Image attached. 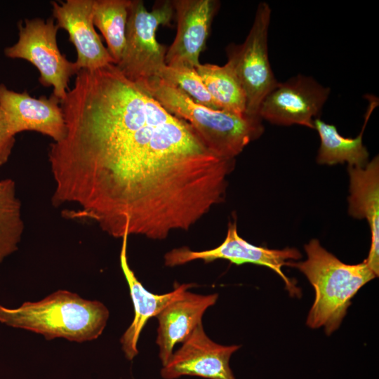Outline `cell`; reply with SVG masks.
<instances>
[{
    "instance_id": "obj_1",
    "label": "cell",
    "mask_w": 379,
    "mask_h": 379,
    "mask_svg": "<svg viewBox=\"0 0 379 379\" xmlns=\"http://www.w3.org/2000/svg\"><path fill=\"white\" fill-rule=\"evenodd\" d=\"M60 106L66 133L48 155L52 204L65 218L161 240L223 201L234 159L211 152L116 65L81 69Z\"/></svg>"
},
{
    "instance_id": "obj_2",
    "label": "cell",
    "mask_w": 379,
    "mask_h": 379,
    "mask_svg": "<svg viewBox=\"0 0 379 379\" xmlns=\"http://www.w3.org/2000/svg\"><path fill=\"white\" fill-rule=\"evenodd\" d=\"M109 317L100 301L59 290L37 302H25L17 308L0 305V322L8 326L41 334L46 340L56 338L83 343L98 338Z\"/></svg>"
},
{
    "instance_id": "obj_3",
    "label": "cell",
    "mask_w": 379,
    "mask_h": 379,
    "mask_svg": "<svg viewBox=\"0 0 379 379\" xmlns=\"http://www.w3.org/2000/svg\"><path fill=\"white\" fill-rule=\"evenodd\" d=\"M136 84L167 111L189 123L207 147L223 159H234L264 131L260 117L208 108L161 79Z\"/></svg>"
},
{
    "instance_id": "obj_4",
    "label": "cell",
    "mask_w": 379,
    "mask_h": 379,
    "mask_svg": "<svg viewBox=\"0 0 379 379\" xmlns=\"http://www.w3.org/2000/svg\"><path fill=\"white\" fill-rule=\"evenodd\" d=\"M305 261L289 262L288 265L302 272L314 289L307 325L312 328L324 327L329 335L339 328L352 298L376 276L365 261L345 264L323 248L317 239L305 244Z\"/></svg>"
},
{
    "instance_id": "obj_5",
    "label": "cell",
    "mask_w": 379,
    "mask_h": 379,
    "mask_svg": "<svg viewBox=\"0 0 379 379\" xmlns=\"http://www.w3.org/2000/svg\"><path fill=\"white\" fill-rule=\"evenodd\" d=\"M175 18L172 1H157L148 11L141 0H131L128 8L125 46L116 65L130 81L138 84L159 78L166 66V48L156 33L160 25H170Z\"/></svg>"
},
{
    "instance_id": "obj_6",
    "label": "cell",
    "mask_w": 379,
    "mask_h": 379,
    "mask_svg": "<svg viewBox=\"0 0 379 379\" xmlns=\"http://www.w3.org/2000/svg\"><path fill=\"white\" fill-rule=\"evenodd\" d=\"M270 17V6L260 2L245 41L241 44H230L226 48V63L241 86L246 97V114L250 117H259L261 102L279 82L268 57Z\"/></svg>"
},
{
    "instance_id": "obj_7",
    "label": "cell",
    "mask_w": 379,
    "mask_h": 379,
    "mask_svg": "<svg viewBox=\"0 0 379 379\" xmlns=\"http://www.w3.org/2000/svg\"><path fill=\"white\" fill-rule=\"evenodd\" d=\"M18 39L4 49L6 57L22 59L39 72V81L44 87L52 86L53 94L60 102L69 91L70 78L78 70L74 62L67 60L57 44L58 27L53 18L25 19L18 24Z\"/></svg>"
},
{
    "instance_id": "obj_8",
    "label": "cell",
    "mask_w": 379,
    "mask_h": 379,
    "mask_svg": "<svg viewBox=\"0 0 379 379\" xmlns=\"http://www.w3.org/2000/svg\"><path fill=\"white\" fill-rule=\"evenodd\" d=\"M331 89L314 78L298 74L277 86L259 108L262 119L281 126L298 124L314 128V120L327 100Z\"/></svg>"
},
{
    "instance_id": "obj_9",
    "label": "cell",
    "mask_w": 379,
    "mask_h": 379,
    "mask_svg": "<svg viewBox=\"0 0 379 379\" xmlns=\"http://www.w3.org/2000/svg\"><path fill=\"white\" fill-rule=\"evenodd\" d=\"M300 256L295 248L274 250L248 243L239 235L237 223L234 222L229 223L226 237L217 247L201 251H192L187 247L174 248L165 254L164 263L168 267H175L197 260L210 262L224 259L236 265L251 263L262 265L279 275L287 288L293 293L295 292L294 286L285 276L281 267L288 265L290 260H297Z\"/></svg>"
},
{
    "instance_id": "obj_10",
    "label": "cell",
    "mask_w": 379,
    "mask_h": 379,
    "mask_svg": "<svg viewBox=\"0 0 379 379\" xmlns=\"http://www.w3.org/2000/svg\"><path fill=\"white\" fill-rule=\"evenodd\" d=\"M239 345H222L205 333L202 323L173 352L161 369L164 379L197 376L207 379H236L230 366V359Z\"/></svg>"
},
{
    "instance_id": "obj_11",
    "label": "cell",
    "mask_w": 379,
    "mask_h": 379,
    "mask_svg": "<svg viewBox=\"0 0 379 379\" xmlns=\"http://www.w3.org/2000/svg\"><path fill=\"white\" fill-rule=\"evenodd\" d=\"M0 109L9 132L15 136L23 131H35L60 141L66 127L60 100L52 94L38 98L25 91L19 93L0 84Z\"/></svg>"
},
{
    "instance_id": "obj_12",
    "label": "cell",
    "mask_w": 379,
    "mask_h": 379,
    "mask_svg": "<svg viewBox=\"0 0 379 379\" xmlns=\"http://www.w3.org/2000/svg\"><path fill=\"white\" fill-rule=\"evenodd\" d=\"M177 22L175 37L166 49L167 66L196 69L204 49L220 1L217 0H173Z\"/></svg>"
},
{
    "instance_id": "obj_13",
    "label": "cell",
    "mask_w": 379,
    "mask_h": 379,
    "mask_svg": "<svg viewBox=\"0 0 379 379\" xmlns=\"http://www.w3.org/2000/svg\"><path fill=\"white\" fill-rule=\"evenodd\" d=\"M93 4L94 0L51 2L57 26L67 31L69 40L76 48L77 57L74 63L79 71H93L114 64L94 28Z\"/></svg>"
},
{
    "instance_id": "obj_14",
    "label": "cell",
    "mask_w": 379,
    "mask_h": 379,
    "mask_svg": "<svg viewBox=\"0 0 379 379\" xmlns=\"http://www.w3.org/2000/svg\"><path fill=\"white\" fill-rule=\"evenodd\" d=\"M218 298V293L201 295L184 290L158 314L156 344L162 366L170 359L175 345L182 343L202 323L204 314Z\"/></svg>"
},
{
    "instance_id": "obj_15",
    "label": "cell",
    "mask_w": 379,
    "mask_h": 379,
    "mask_svg": "<svg viewBox=\"0 0 379 379\" xmlns=\"http://www.w3.org/2000/svg\"><path fill=\"white\" fill-rule=\"evenodd\" d=\"M348 212L354 218L366 219L371 243L364 260L376 277L379 274V159L375 157L364 167H348Z\"/></svg>"
},
{
    "instance_id": "obj_16",
    "label": "cell",
    "mask_w": 379,
    "mask_h": 379,
    "mask_svg": "<svg viewBox=\"0 0 379 379\" xmlns=\"http://www.w3.org/2000/svg\"><path fill=\"white\" fill-rule=\"evenodd\" d=\"M128 234L122 239L119 255L120 265L129 288L131 298L134 308L132 323L120 339L121 349L128 360H133L138 354V342L140 333L147 321L158 314L175 298L180 292L193 286L191 284L178 285L173 291L155 294L147 291L136 277L130 267L127 257Z\"/></svg>"
},
{
    "instance_id": "obj_17",
    "label": "cell",
    "mask_w": 379,
    "mask_h": 379,
    "mask_svg": "<svg viewBox=\"0 0 379 379\" xmlns=\"http://www.w3.org/2000/svg\"><path fill=\"white\" fill-rule=\"evenodd\" d=\"M368 107L364 116V124L361 133L354 138L341 136L333 124L324 122L319 118L314 120L320 138V147L317 161L320 164L333 165L347 162L349 166L362 168L368 163V152L362 142L365 126L373 109L378 105V99L366 95Z\"/></svg>"
},
{
    "instance_id": "obj_18",
    "label": "cell",
    "mask_w": 379,
    "mask_h": 379,
    "mask_svg": "<svg viewBox=\"0 0 379 379\" xmlns=\"http://www.w3.org/2000/svg\"><path fill=\"white\" fill-rule=\"evenodd\" d=\"M196 71L208 91L222 110L246 114V97L234 73L225 63L222 66L199 64Z\"/></svg>"
},
{
    "instance_id": "obj_19",
    "label": "cell",
    "mask_w": 379,
    "mask_h": 379,
    "mask_svg": "<svg viewBox=\"0 0 379 379\" xmlns=\"http://www.w3.org/2000/svg\"><path fill=\"white\" fill-rule=\"evenodd\" d=\"M131 0H94L93 24L105 38L107 51L117 65L125 46Z\"/></svg>"
},
{
    "instance_id": "obj_20",
    "label": "cell",
    "mask_w": 379,
    "mask_h": 379,
    "mask_svg": "<svg viewBox=\"0 0 379 379\" xmlns=\"http://www.w3.org/2000/svg\"><path fill=\"white\" fill-rule=\"evenodd\" d=\"M24 227L14 180H0V263L18 250Z\"/></svg>"
},
{
    "instance_id": "obj_21",
    "label": "cell",
    "mask_w": 379,
    "mask_h": 379,
    "mask_svg": "<svg viewBox=\"0 0 379 379\" xmlns=\"http://www.w3.org/2000/svg\"><path fill=\"white\" fill-rule=\"evenodd\" d=\"M159 78L177 87L194 102L215 110H222L208 91L195 69L166 65Z\"/></svg>"
},
{
    "instance_id": "obj_22",
    "label": "cell",
    "mask_w": 379,
    "mask_h": 379,
    "mask_svg": "<svg viewBox=\"0 0 379 379\" xmlns=\"http://www.w3.org/2000/svg\"><path fill=\"white\" fill-rule=\"evenodd\" d=\"M15 142V136L9 132L5 117L0 109V166L8 161Z\"/></svg>"
}]
</instances>
